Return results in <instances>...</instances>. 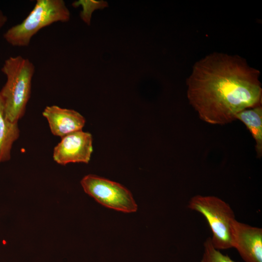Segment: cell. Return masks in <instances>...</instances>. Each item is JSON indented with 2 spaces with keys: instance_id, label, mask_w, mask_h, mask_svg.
Wrapping results in <instances>:
<instances>
[{
  "instance_id": "obj_1",
  "label": "cell",
  "mask_w": 262,
  "mask_h": 262,
  "mask_svg": "<svg viewBox=\"0 0 262 262\" xmlns=\"http://www.w3.org/2000/svg\"><path fill=\"white\" fill-rule=\"evenodd\" d=\"M259 76L242 57L214 52L194 65L186 81L187 98L201 120L225 125L240 112L262 105Z\"/></svg>"
},
{
  "instance_id": "obj_2",
  "label": "cell",
  "mask_w": 262,
  "mask_h": 262,
  "mask_svg": "<svg viewBox=\"0 0 262 262\" xmlns=\"http://www.w3.org/2000/svg\"><path fill=\"white\" fill-rule=\"evenodd\" d=\"M1 70L6 77L0 91L5 115L10 122L18 123L30 98L35 66L30 60L19 55L5 60Z\"/></svg>"
},
{
  "instance_id": "obj_3",
  "label": "cell",
  "mask_w": 262,
  "mask_h": 262,
  "mask_svg": "<svg viewBox=\"0 0 262 262\" xmlns=\"http://www.w3.org/2000/svg\"><path fill=\"white\" fill-rule=\"evenodd\" d=\"M70 12L63 0H37L34 7L19 24L3 34L6 41L15 47H27L32 37L42 28L70 19Z\"/></svg>"
},
{
  "instance_id": "obj_4",
  "label": "cell",
  "mask_w": 262,
  "mask_h": 262,
  "mask_svg": "<svg viewBox=\"0 0 262 262\" xmlns=\"http://www.w3.org/2000/svg\"><path fill=\"white\" fill-rule=\"evenodd\" d=\"M188 207L205 217L212 232V243L216 249L232 248V229L236 219L227 202L217 196L197 195L190 199Z\"/></svg>"
},
{
  "instance_id": "obj_5",
  "label": "cell",
  "mask_w": 262,
  "mask_h": 262,
  "mask_svg": "<svg viewBox=\"0 0 262 262\" xmlns=\"http://www.w3.org/2000/svg\"><path fill=\"white\" fill-rule=\"evenodd\" d=\"M84 191L106 207L124 213H133L137 205L130 191L121 184L89 174L81 181Z\"/></svg>"
},
{
  "instance_id": "obj_6",
  "label": "cell",
  "mask_w": 262,
  "mask_h": 262,
  "mask_svg": "<svg viewBox=\"0 0 262 262\" xmlns=\"http://www.w3.org/2000/svg\"><path fill=\"white\" fill-rule=\"evenodd\" d=\"M91 133L82 130L74 132L61 138L53 152L54 161L61 165L71 163L88 164L93 152Z\"/></svg>"
},
{
  "instance_id": "obj_7",
  "label": "cell",
  "mask_w": 262,
  "mask_h": 262,
  "mask_svg": "<svg viewBox=\"0 0 262 262\" xmlns=\"http://www.w3.org/2000/svg\"><path fill=\"white\" fill-rule=\"evenodd\" d=\"M232 247L246 262H262V229L235 221Z\"/></svg>"
},
{
  "instance_id": "obj_8",
  "label": "cell",
  "mask_w": 262,
  "mask_h": 262,
  "mask_svg": "<svg viewBox=\"0 0 262 262\" xmlns=\"http://www.w3.org/2000/svg\"><path fill=\"white\" fill-rule=\"evenodd\" d=\"M42 115L47 119L52 133L61 138L82 130L85 123L84 117L79 112L57 105L47 106Z\"/></svg>"
},
{
  "instance_id": "obj_9",
  "label": "cell",
  "mask_w": 262,
  "mask_h": 262,
  "mask_svg": "<svg viewBox=\"0 0 262 262\" xmlns=\"http://www.w3.org/2000/svg\"><path fill=\"white\" fill-rule=\"evenodd\" d=\"M19 132L18 123L11 122L6 118L0 96V163L10 159L12 146L18 138Z\"/></svg>"
},
{
  "instance_id": "obj_10",
  "label": "cell",
  "mask_w": 262,
  "mask_h": 262,
  "mask_svg": "<svg viewBox=\"0 0 262 262\" xmlns=\"http://www.w3.org/2000/svg\"><path fill=\"white\" fill-rule=\"evenodd\" d=\"M235 118L242 121L250 132L255 141L257 156L261 158L262 155V105L240 112Z\"/></svg>"
},
{
  "instance_id": "obj_11",
  "label": "cell",
  "mask_w": 262,
  "mask_h": 262,
  "mask_svg": "<svg viewBox=\"0 0 262 262\" xmlns=\"http://www.w3.org/2000/svg\"><path fill=\"white\" fill-rule=\"evenodd\" d=\"M201 262H238L232 260L229 256L222 254L213 245L211 237L204 243V253Z\"/></svg>"
},
{
  "instance_id": "obj_12",
  "label": "cell",
  "mask_w": 262,
  "mask_h": 262,
  "mask_svg": "<svg viewBox=\"0 0 262 262\" xmlns=\"http://www.w3.org/2000/svg\"><path fill=\"white\" fill-rule=\"evenodd\" d=\"M107 5L106 1L102 0H79L72 3V5L75 7L82 5V11L81 12L80 16L83 21L88 25L90 24L92 12L96 9L107 7Z\"/></svg>"
},
{
  "instance_id": "obj_13",
  "label": "cell",
  "mask_w": 262,
  "mask_h": 262,
  "mask_svg": "<svg viewBox=\"0 0 262 262\" xmlns=\"http://www.w3.org/2000/svg\"><path fill=\"white\" fill-rule=\"evenodd\" d=\"M7 20V16L0 10V30L6 23Z\"/></svg>"
}]
</instances>
